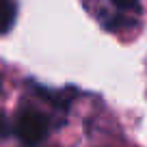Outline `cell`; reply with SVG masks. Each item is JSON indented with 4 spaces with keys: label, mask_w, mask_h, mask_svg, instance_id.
Returning <instances> with one entry per match:
<instances>
[{
    "label": "cell",
    "mask_w": 147,
    "mask_h": 147,
    "mask_svg": "<svg viewBox=\"0 0 147 147\" xmlns=\"http://www.w3.org/2000/svg\"><path fill=\"white\" fill-rule=\"evenodd\" d=\"M15 132L22 138V143H26V145H37V143H41L43 138H46V134H48V119L39 110L26 108L18 115Z\"/></svg>",
    "instance_id": "obj_1"
},
{
    "label": "cell",
    "mask_w": 147,
    "mask_h": 147,
    "mask_svg": "<svg viewBox=\"0 0 147 147\" xmlns=\"http://www.w3.org/2000/svg\"><path fill=\"white\" fill-rule=\"evenodd\" d=\"M11 134V123H9V119L5 117V113L0 110V138H7Z\"/></svg>",
    "instance_id": "obj_4"
},
{
    "label": "cell",
    "mask_w": 147,
    "mask_h": 147,
    "mask_svg": "<svg viewBox=\"0 0 147 147\" xmlns=\"http://www.w3.org/2000/svg\"><path fill=\"white\" fill-rule=\"evenodd\" d=\"M15 22V5L11 0H0V35H5Z\"/></svg>",
    "instance_id": "obj_2"
},
{
    "label": "cell",
    "mask_w": 147,
    "mask_h": 147,
    "mask_svg": "<svg viewBox=\"0 0 147 147\" xmlns=\"http://www.w3.org/2000/svg\"><path fill=\"white\" fill-rule=\"evenodd\" d=\"M123 11H138V0H113Z\"/></svg>",
    "instance_id": "obj_3"
}]
</instances>
